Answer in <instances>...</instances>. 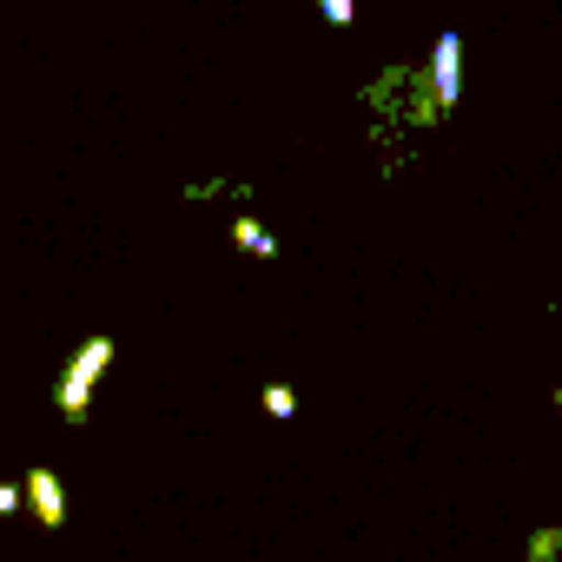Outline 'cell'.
Wrapping results in <instances>:
<instances>
[{
	"label": "cell",
	"mask_w": 562,
	"mask_h": 562,
	"mask_svg": "<svg viewBox=\"0 0 562 562\" xmlns=\"http://www.w3.org/2000/svg\"><path fill=\"white\" fill-rule=\"evenodd\" d=\"M106 364H113V338H106V331L87 338V345L74 351V364H67V378H60V411H67V417H87L93 384L106 378Z\"/></svg>",
	"instance_id": "6da1fadb"
},
{
	"label": "cell",
	"mask_w": 562,
	"mask_h": 562,
	"mask_svg": "<svg viewBox=\"0 0 562 562\" xmlns=\"http://www.w3.org/2000/svg\"><path fill=\"white\" fill-rule=\"evenodd\" d=\"M318 8H325L331 27H351V21H358V0H318Z\"/></svg>",
	"instance_id": "8992f818"
},
{
	"label": "cell",
	"mask_w": 562,
	"mask_h": 562,
	"mask_svg": "<svg viewBox=\"0 0 562 562\" xmlns=\"http://www.w3.org/2000/svg\"><path fill=\"white\" fill-rule=\"evenodd\" d=\"M14 509H21V490H14V483H0V516H14Z\"/></svg>",
	"instance_id": "ba28073f"
},
{
	"label": "cell",
	"mask_w": 562,
	"mask_h": 562,
	"mask_svg": "<svg viewBox=\"0 0 562 562\" xmlns=\"http://www.w3.org/2000/svg\"><path fill=\"white\" fill-rule=\"evenodd\" d=\"M232 245H238V251H251V258H271V251H278V238H271L251 212H238V218H232Z\"/></svg>",
	"instance_id": "277c9868"
},
{
	"label": "cell",
	"mask_w": 562,
	"mask_h": 562,
	"mask_svg": "<svg viewBox=\"0 0 562 562\" xmlns=\"http://www.w3.org/2000/svg\"><path fill=\"white\" fill-rule=\"evenodd\" d=\"M457 93H463V41L457 34H437V47H430V106L450 113Z\"/></svg>",
	"instance_id": "7a4b0ae2"
},
{
	"label": "cell",
	"mask_w": 562,
	"mask_h": 562,
	"mask_svg": "<svg viewBox=\"0 0 562 562\" xmlns=\"http://www.w3.org/2000/svg\"><path fill=\"white\" fill-rule=\"evenodd\" d=\"M555 549H562V529H542V536H536V549H529V562H549Z\"/></svg>",
	"instance_id": "52a82bcc"
},
{
	"label": "cell",
	"mask_w": 562,
	"mask_h": 562,
	"mask_svg": "<svg viewBox=\"0 0 562 562\" xmlns=\"http://www.w3.org/2000/svg\"><path fill=\"white\" fill-rule=\"evenodd\" d=\"M21 503L34 509L41 529H60V522H67V490H60L54 470H27V476H21Z\"/></svg>",
	"instance_id": "3957f363"
},
{
	"label": "cell",
	"mask_w": 562,
	"mask_h": 562,
	"mask_svg": "<svg viewBox=\"0 0 562 562\" xmlns=\"http://www.w3.org/2000/svg\"><path fill=\"white\" fill-rule=\"evenodd\" d=\"M555 411H562V384H555Z\"/></svg>",
	"instance_id": "9c48e42d"
},
{
	"label": "cell",
	"mask_w": 562,
	"mask_h": 562,
	"mask_svg": "<svg viewBox=\"0 0 562 562\" xmlns=\"http://www.w3.org/2000/svg\"><path fill=\"white\" fill-rule=\"evenodd\" d=\"M258 404H265V417H278V424L299 417V391H292V384H265V397H258Z\"/></svg>",
	"instance_id": "5b68a950"
}]
</instances>
